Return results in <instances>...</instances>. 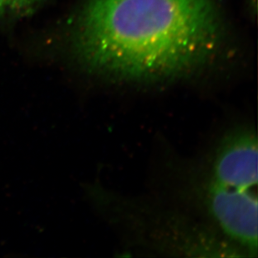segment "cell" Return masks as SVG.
Segmentation results:
<instances>
[{
  "instance_id": "obj_1",
  "label": "cell",
  "mask_w": 258,
  "mask_h": 258,
  "mask_svg": "<svg viewBox=\"0 0 258 258\" xmlns=\"http://www.w3.org/2000/svg\"><path fill=\"white\" fill-rule=\"evenodd\" d=\"M222 36L214 0H87L73 49L90 73L161 82L199 71L217 53Z\"/></svg>"
},
{
  "instance_id": "obj_2",
  "label": "cell",
  "mask_w": 258,
  "mask_h": 258,
  "mask_svg": "<svg viewBox=\"0 0 258 258\" xmlns=\"http://www.w3.org/2000/svg\"><path fill=\"white\" fill-rule=\"evenodd\" d=\"M257 137L250 126L231 129L215 147L202 180L215 185L257 190Z\"/></svg>"
},
{
  "instance_id": "obj_3",
  "label": "cell",
  "mask_w": 258,
  "mask_h": 258,
  "mask_svg": "<svg viewBox=\"0 0 258 258\" xmlns=\"http://www.w3.org/2000/svg\"><path fill=\"white\" fill-rule=\"evenodd\" d=\"M37 0H6L7 7L15 11H24L31 7Z\"/></svg>"
},
{
  "instance_id": "obj_4",
  "label": "cell",
  "mask_w": 258,
  "mask_h": 258,
  "mask_svg": "<svg viewBox=\"0 0 258 258\" xmlns=\"http://www.w3.org/2000/svg\"><path fill=\"white\" fill-rule=\"evenodd\" d=\"M7 8L6 0H0V15L5 12V9Z\"/></svg>"
}]
</instances>
